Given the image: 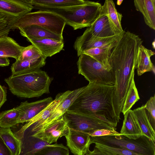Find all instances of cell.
<instances>
[{
    "instance_id": "1",
    "label": "cell",
    "mask_w": 155,
    "mask_h": 155,
    "mask_svg": "<svg viewBox=\"0 0 155 155\" xmlns=\"http://www.w3.org/2000/svg\"><path fill=\"white\" fill-rule=\"evenodd\" d=\"M115 85L89 83L84 88L68 110L98 118L116 127L119 122L113 105Z\"/></svg>"
},
{
    "instance_id": "2",
    "label": "cell",
    "mask_w": 155,
    "mask_h": 155,
    "mask_svg": "<svg viewBox=\"0 0 155 155\" xmlns=\"http://www.w3.org/2000/svg\"><path fill=\"white\" fill-rule=\"evenodd\" d=\"M52 80L46 72L40 69L19 74H11L4 80L13 94L26 98L38 97L49 93Z\"/></svg>"
},
{
    "instance_id": "3",
    "label": "cell",
    "mask_w": 155,
    "mask_h": 155,
    "mask_svg": "<svg viewBox=\"0 0 155 155\" xmlns=\"http://www.w3.org/2000/svg\"><path fill=\"white\" fill-rule=\"evenodd\" d=\"M102 7L99 2L85 0L84 4L78 5L42 10L55 13L75 30L90 27L98 17Z\"/></svg>"
},
{
    "instance_id": "4",
    "label": "cell",
    "mask_w": 155,
    "mask_h": 155,
    "mask_svg": "<svg viewBox=\"0 0 155 155\" xmlns=\"http://www.w3.org/2000/svg\"><path fill=\"white\" fill-rule=\"evenodd\" d=\"M91 144H98L115 148H122L142 155L155 154V142L143 135L131 139L118 135L91 137Z\"/></svg>"
},
{
    "instance_id": "5",
    "label": "cell",
    "mask_w": 155,
    "mask_h": 155,
    "mask_svg": "<svg viewBox=\"0 0 155 155\" xmlns=\"http://www.w3.org/2000/svg\"><path fill=\"white\" fill-rule=\"evenodd\" d=\"M66 23L60 16L52 12L38 10L26 14L12 25L11 30L32 25L43 27L61 37Z\"/></svg>"
},
{
    "instance_id": "6",
    "label": "cell",
    "mask_w": 155,
    "mask_h": 155,
    "mask_svg": "<svg viewBox=\"0 0 155 155\" xmlns=\"http://www.w3.org/2000/svg\"><path fill=\"white\" fill-rule=\"evenodd\" d=\"M77 64L78 74L84 76L89 83L110 86L115 84V76L113 71L106 70L102 64L90 56L81 54Z\"/></svg>"
},
{
    "instance_id": "7",
    "label": "cell",
    "mask_w": 155,
    "mask_h": 155,
    "mask_svg": "<svg viewBox=\"0 0 155 155\" xmlns=\"http://www.w3.org/2000/svg\"><path fill=\"white\" fill-rule=\"evenodd\" d=\"M68 127L89 134L100 129L116 131V128L98 118L81 113L68 110L63 115Z\"/></svg>"
},
{
    "instance_id": "8",
    "label": "cell",
    "mask_w": 155,
    "mask_h": 155,
    "mask_svg": "<svg viewBox=\"0 0 155 155\" xmlns=\"http://www.w3.org/2000/svg\"><path fill=\"white\" fill-rule=\"evenodd\" d=\"M123 33L113 36L101 38L93 35L88 27L82 35L77 38L74 48L79 57L85 50L95 48H109L115 45Z\"/></svg>"
},
{
    "instance_id": "9",
    "label": "cell",
    "mask_w": 155,
    "mask_h": 155,
    "mask_svg": "<svg viewBox=\"0 0 155 155\" xmlns=\"http://www.w3.org/2000/svg\"><path fill=\"white\" fill-rule=\"evenodd\" d=\"M33 9L30 0H0V14L6 17L12 25Z\"/></svg>"
},
{
    "instance_id": "10",
    "label": "cell",
    "mask_w": 155,
    "mask_h": 155,
    "mask_svg": "<svg viewBox=\"0 0 155 155\" xmlns=\"http://www.w3.org/2000/svg\"><path fill=\"white\" fill-rule=\"evenodd\" d=\"M13 132L21 142L20 151L18 155H34L42 148L52 145L33 136L27 129L20 128Z\"/></svg>"
},
{
    "instance_id": "11",
    "label": "cell",
    "mask_w": 155,
    "mask_h": 155,
    "mask_svg": "<svg viewBox=\"0 0 155 155\" xmlns=\"http://www.w3.org/2000/svg\"><path fill=\"white\" fill-rule=\"evenodd\" d=\"M28 130L33 136L49 144L56 142L59 138L67 135L69 133V127L63 116L37 132H32Z\"/></svg>"
},
{
    "instance_id": "12",
    "label": "cell",
    "mask_w": 155,
    "mask_h": 155,
    "mask_svg": "<svg viewBox=\"0 0 155 155\" xmlns=\"http://www.w3.org/2000/svg\"><path fill=\"white\" fill-rule=\"evenodd\" d=\"M65 137L67 146L74 155H86L89 151L91 136L88 134L69 128Z\"/></svg>"
},
{
    "instance_id": "13",
    "label": "cell",
    "mask_w": 155,
    "mask_h": 155,
    "mask_svg": "<svg viewBox=\"0 0 155 155\" xmlns=\"http://www.w3.org/2000/svg\"><path fill=\"white\" fill-rule=\"evenodd\" d=\"M83 88L84 87L71 91L47 119L42 122L35 123L32 125V130L34 132H37L49 125L63 116L68 110Z\"/></svg>"
},
{
    "instance_id": "14",
    "label": "cell",
    "mask_w": 155,
    "mask_h": 155,
    "mask_svg": "<svg viewBox=\"0 0 155 155\" xmlns=\"http://www.w3.org/2000/svg\"><path fill=\"white\" fill-rule=\"evenodd\" d=\"M53 100L51 97H49L31 102L27 101L21 102L17 107L21 111L18 124L30 120L44 109Z\"/></svg>"
},
{
    "instance_id": "15",
    "label": "cell",
    "mask_w": 155,
    "mask_h": 155,
    "mask_svg": "<svg viewBox=\"0 0 155 155\" xmlns=\"http://www.w3.org/2000/svg\"><path fill=\"white\" fill-rule=\"evenodd\" d=\"M26 39L38 49L46 59L60 52L64 47V41L46 38Z\"/></svg>"
},
{
    "instance_id": "16",
    "label": "cell",
    "mask_w": 155,
    "mask_h": 155,
    "mask_svg": "<svg viewBox=\"0 0 155 155\" xmlns=\"http://www.w3.org/2000/svg\"><path fill=\"white\" fill-rule=\"evenodd\" d=\"M45 60L41 54H39L26 60H16L11 67L12 75L19 74L39 69L45 65Z\"/></svg>"
},
{
    "instance_id": "17",
    "label": "cell",
    "mask_w": 155,
    "mask_h": 155,
    "mask_svg": "<svg viewBox=\"0 0 155 155\" xmlns=\"http://www.w3.org/2000/svg\"><path fill=\"white\" fill-rule=\"evenodd\" d=\"M124 115V119L119 135L134 139L143 135L133 110H128Z\"/></svg>"
},
{
    "instance_id": "18",
    "label": "cell",
    "mask_w": 155,
    "mask_h": 155,
    "mask_svg": "<svg viewBox=\"0 0 155 155\" xmlns=\"http://www.w3.org/2000/svg\"><path fill=\"white\" fill-rule=\"evenodd\" d=\"M21 35L26 39L50 38L63 41V38L41 26L32 25L18 28Z\"/></svg>"
},
{
    "instance_id": "19",
    "label": "cell",
    "mask_w": 155,
    "mask_h": 155,
    "mask_svg": "<svg viewBox=\"0 0 155 155\" xmlns=\"http://www.w3.org/2000/svg\"><path fill=\"white\" fill-rule=\"evenodd\" d=\"M102 11L107 16L111 27L116 35L124 32L122 27L121 14L118 12L112 0H106L102 7Z\"/></svg>"
},
{
    "instance_id": "20",
    "label": "cell",
    "mask_w": 155,
    "mask_h": 155,
    "mask_svg": "<svg viewBox=\"0 0 155 155\" xmlns=\"http://www.w3.org/2000/svg\"><path fill=\"white\" fill-rule=\"evenodd\" d=\"M88 28L92 34L96 36L106 38L117 35L113 31L107 16L102 10L97 18Z\"/></svg>"
},
{
    "instance_id": "21",
    "label": "cell",
    "mask_w": 155,
    "mask_h": 155,
    "mask_svg": "<svg viewBox=\"0 0 155 155\" xmlns=\"http://www.w3.org/2000/svg\"><path fill=\"white\" fill-rule=\"evenodd\" d=\"M137 11L143 15L146 24L151 28L155 29V0H134Z\"/></svg>"
},
{
    "instance_id": "22",
    "label": "cell",
    "mask_w": 155,
    "mask_h": 155,
    "mask_svg": "<svg viewBox=\"0 0 155 155\" xmlns=\"http://www.w3.org/2000/svg\"><path fill=\"white\" fill-rule=\"evenodd\" d=\"M154 54V52L152 50L146 48L142 44L140 45L135 66L138 75L140 76L154 69L150 58Z\"/></svg>"
},
{
    "instance_id": "23",
    "label": "cell",
    "mask_w": 155,
    "mask_h": 155,
    "mask_svg": "<svg viewBox=\"0 0 155 155\" xmlns=\"http://www.w3.org/2000/svg\"><path fill=\"white\" fill-rule=\"evenodd\" d=\"M83 0H30L33 9L42 10L78 5L84 4Z\"/></svg>"
},
{
    "instance_id": "24",
    "label": "cell",
    "mask_w": 155,
    "mask_h": 155,
    "mask_svg": "<svg viewBox=\"0 0 155 155\" xmlns=\"http://www.w3.org/2000/svg\"><path fill=\"white\" fill-rule=\"evenodd\" d=\"M23 47L8 36L0 38V57L12 58L17 60L20 56Z\"/></svg>"
},
{
    "instance_id": "25",
    "label": "cell",
    "mask_w": 155,
    "mask_h": 155,
    "mask_svg": "<svg viewBox=\"0 0 155 155\" xmlns=\"http://www.w3.org/2000/svg\"><path fill=\"white\" fill-rule=\"evenodd\" d=\"M133 111L143 134L155 142V131L149 122L144 105L134 109Z\"/></svg>"
},
{
    "instance_id": "26",
    "label": "cell",
    "mask_w": 155,
    "mask_h": 155,
    "mask_svg": "<svg viewBox=\"0 0 155 155\" xmlns=\"http://www.w3.org/2000/svg\"><path fill=\"white\" fill-rule=\"evenodd\" d=\"M115 45L109 48H95L85 50L81 54H84L90 56L102 64L106 70L110 71L111 68L109 58L112 49Z\"/></svg>"
},
{
    "instance_id": "27",
    "label": "cell",
    "mask_w": 155,
    "mask_h": 155,
    "mask_svg": "<svg viewBox=\"0 0 155 155\" xmlns=\"http://www.w3.org/2000/svg\"><path fill=\"white\" fill-rule=\"evenodd\" d=\"M0 137L10 150L12 155H18L20 151L21 142L10 127H0Z\"/></svg>"
},
{
    "instance_id": "28",
    "label": "cell",
    "mask_w": 155,
    "mask_h": 155,
    "mask_svg": "<svg viewBox=\"0 0 155 155\" xmlns=\"http://www.w3.org/2000/svg\"><path fill=\"white\" fill-rule=\"evenodd\" d=\"M21 111L17 107L2 112L0 114V127H11L18 124Z\"/></svg>"
},
{
    "instance_id": "29",
    "label": "cell",
    "mask_w": 155,
    "mask_h": 155,
    "mask_svg": "<svg viewBox=\"0 0 155 155\" xmlns=\"http://www.w3.org/2000/svg\"><path fill=\"white\" fill-rule=\"evenodd\" d=\"M34 155H69V150L62 144L55 143L42 148Z\"/></svg>"
},
{
    "instance_id": "30",
    "label": "cell",
    "mask_w": 155,
    "mask_h": 155,
    "mask_svg": "<svg viewBox=\"0 0 155 155\" xmlns=\"http://www.w3.org/2000/svg\"><path fill=\"white\" fill-rule=\"evenodd\" d=\"M139 99L138 92L134 80L125 99L121 111L124 115L127 111L130 110L133 106Z\"/></svg>"
},
{
    "instance_id": "31",
    "label": "cell",
    "mask_w": 155,
    "mask_h": 155,
    "mask_svg": "<svg viewBox=\"0 0 155 155\" xmlns=\"http://www.w3.org/2000/svg\"><path fill=\"white\" fill-rule=\"evenodd\" d=\"M149 122L155 131V95L151 97L144 105Z\"/></svg>"
},
{
    "instance_id": "32",
    "label": "cell",
    "mask_w": 155,
    "mask_h": 155,
    "mask_svg": "<svg viewBox=\"0 0 155 155\" xmlns=\"http://www.w3.org/2000/svg\"><path fill=\"white\" fill-rule=\"evenodd\" d=\"M95 147L112 155H142L126 149L115 148L98 144H95Z\"/></svg>"
},
{
    "instance_id": "33",
    "label": "cell",
    "mask_w": 155,
    "mask_h": 155,
    "mask_svg": "<svg viewBox=\"0 0 155 155\" xmlns=\"http://www.w3.org/2000/svg\"><path fill=\"white\" fill-rule=\"evenodd\" d=\"M39 54H41L38 49L31 45L23 47L20 56L17 60L23 61L28 59Z\"/></svg>"
},
{
    "instance_id": "34",
    "label": "cell",
    "mask_w": 155,
    "mask_h": 155,
    "mask_svg": "<svg viewBox=\"0 0 155 155\" xmlns=\"http://www.w3.org/2000/svg\"><path fill=\"white\" fill-rule=\"evenodd\" d=\"M12 26L7 17L0 14V38L8 36L11 30Z\"/></svg>"
},
{
    "instance_id": "35",
    "label": "cell",
    "mask_w": 155,
    "mask_h": 155,
    "mask_svg": "<svg viewBox=\"0 0 155 155\" xmlns=\"http://www.w3.org/2000/svg\"><path fill=\"white\" fill-rule=\"evenodd\" d=\"M119 133L116 131H113L107 129H100L96 130L89 134L91 137L101 136L110 135H118Z\"/></svg>"
},
{
    "instance_id": "36",
    "label": "cell",
    "mask_w": 155,
    "mask_h": 155,
    "mask_svg": "<svg viewBox=\"0 0 155 155\" xmlns=\"http://www.w3.org/2000/svg\"><path fill=\"white\" fill-rule=\"evenodd\" d=\"M0 155H12V153L0 137Z\"/></svg>"
},
{
    "instance_id": "37",
    "label": "cell",
    "mask_w": 155,
    "mask_h": 155,
    "mask_svg": "<svg viewBox=\"0 0 155 155\" xmlns=\"http://www.w3.org/2000/svg\"><path fill=\"white\" fill-rule=\"evenodd\" d=\"M7 100V91L6 88L0 84V109Z\"/></svg>"
},
{
    "instance_id": "38",
    "label": "cell",
    "mask_w": 155,
    "mask_h": 155,
    "mask_svg": "<svg viewBox=\"0 0 155 155\" xmlns=\"http://www.w3.org/2000/svg\"><path fill=\"white\" fill-rule=\"evenodd\" d=\"M86 155H112L106 153L94 147L93 150H90Z\"/></svg>"
},
{
    "instance_id": "39",
    "label": "cell",
    "mask_w": 155,
    "mask_h": 155,
    "mask_svg": "<svg viewBox=\"0 0 155 155\" xmlns=\"http://www.w3.org/2000/svg\"><path fill=\"white\" fill-rule=\"evenodd\" d=\"M10 62L8 58L0 57V66H8L10 64Z\"/></svg>"
},
{
    "instance_id": "40",
    "label": "cell",
    "mask_w": 155,
    "mask_h": 155,
    "mask_svg": "<svg viewBox=\"0 0 155 155\" xmlns=\"http://www.w3.org/2000/svg\"><path fill=\"white\" fill-rule=\"evenodd\" d=\"M123 1V0H118L117 1V4L118 5H120L122 4Z\"/></svg>"
},
{
    "instance_id": "41",
    "label": "cell",
    "mask_w": 155,
    "mask_h": 155,
    "mask_svg": "<svg viewBox=\"0 0 155 155\" xmlns=\"http://www.w3.org/2000/svg\"><path fill=\"white\" fill-rule=\"evenodd\" d=\"M152 45L154 49H155V41H154L152 43Z\"/></svg>"
},
{
    "instance_id": "42",
    "label": "cell",
    "mask_w": 155,
    "mask_h": 155,
    "mask_svg": "<svg viewBox=\"0 0 155 155\" xmlns=\"http://www.w3.org/2000/svg\"><path fill=\"white\" fill-rule=\"evenodd\" d=\"M154 155H155V154H154Z\"/></svg>"
}]
</instances>
